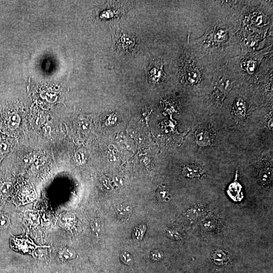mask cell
<instances>
[{
    "label": "cell",
    "mask_w": 273,
    "mask_h": 273,
    "mask_svg": "<svg viewBox=\"0 0 273 273\" xmlns=\"http://www.w3.org/2000/svg\"><path fill=\"white\" fill-rule=\"evenodd\" d=\"M10 224V219L9 217L6 215L0 216V230H3L6 229Z\"/></svg>",
    "instance_id": "ac0fdd59"
},
{
    "label": "cell",
    "mask_w": 273,
    "mask_h": 273,
    "mask_svg": "<svg viewBox=\"0 0 273 273\" xmlns=\"http://www.w3.org/2000/svg\"><path fill=\"white\" fill-rule=\"evenodd\" d=\"M77 254L72 249L66 248L62 249L59 253V258L63 261H70L76 259Z\"/></svg>",
    "instance_id": "5bb4252c"
},
{
    "label": "cell",
    "mask_w": 273,
    "mask_h": 273,
    "mask_svg": "<svg viewBox=\"0 0 273 273\" xmlns=\"http://www.w3.org/2000/svg\"><path fill=\"white\" fill-rule=\"evenodd\" d=\"M195 138L198 145L201 146L210 145L214 138V134L210 128L202 127L195 133Z\"/></svg>",
    "instance_id": "ba28073f"
},
{
    "label": "cell",
    "mask_w": 273,
    "mask_h": 273,
    "mask_svg": "<svg viewBox=\"0 0 273 273\" xmlns=\"http://www.w3.org/2000/svg\"><path fill=\"white\" fill-rule=\"evenodd\" d=\"M242 85H239L235 87L234 91L235 96L230 105V113L233 118L240 121H243L247 119L251 109V105L247 98L241 92Z\"/></svg>",
    "instance_id": "5b68a950"
},
{
    "label": "cell",
    "mask_w": 273,
    "mask_h": 273,
    "mask_svg": "<svg viewBox=\"0 0 273 273\" xmlns=\"http://www.w3.org/2000/svg\"><path fill=\"white\" fill-rule=\"evenodd\" d=\"M259 176L261 181L268 184L270 183L272 179V168L270 164L263 163L259 170Z\"/></svg>",
    "instance_id": "8fae6325"
},
{
    "label": "cell",
    "mask_w": 273,
    "mask_h": 273,
    "mask_svg": "<svg viewBox=\"0 0 273 273\" xmlns=\"http://www.w3.org/2000/svg\"><path fill=\"white\" fill-rule=\"evenodd\" d=\"M76 159L78 163H82L84 160V154L81 152H78L76 154Z\"/></svg>",
    "instance_id": "484cf974"
},
{
    "label": "cell",
    "mask_w": 273,
    "mask_h": 273,
    "mask_svg": "<svg viewBox=\"0 0 273 273\" xmlns=\"http://www.w3.org/2000/svg\"><path fill=\"white\" fill-rule=\"evenodd\" d=\"M9 150V145L7 143L2 142L0 143V154H4L6 153Z\"/></svg>",
    "instance_id": "7402d4cb"
},
{
    "label": "cell",
    "mask_w": 273,
    "mask_h": 273,
    "mask_svg": "<svg viewBox=\"0 0 273 273\" xmlns=\"http://www.w3.org/2000/svg\"><path fill=\"white\" fill-rule=\"evenodd\" d=\"M273 44L260 49L240 55L231 59L227 64L241 84L250 81L258 72L264 59L273 51Z\"/></svg>",
    "instance_id": "3957f363"
},
{
    "label": "cell",
    "mask_w": 273,
    "mask_h": 273,
    "mask_svg": "<svg viewBox=\"0 0 273 273\" xmlns=\"http://www.w3.org/2000/svg\"><path fill=\"white\" fill-rule=\"evenodd\" d=\"M75 218V216L71 213L63 215L60 218L59 225L63 228L70 229L74 224Z\"/></svg>",
    "instance_id": "4fadbf2b"
},
{
    "label": "cell",
    "mask_w": 273,
    "mask_h": 273,
    "mask_svg": "<svg viewBox=\"0 0 273 273\" xmlns=\"http://www.w3.org/2000/svg\"><path fill=\"white\" fill-rule=\"evenodd\" d=\"M12 190V184L9 182H6L3 184L0 189V193L3 197H7L11 194Z\"/></svg>",
    "instance_id": "e0dca14e"
},
{
    "label": "cell",
    "mask_w": 273,
    "mask_h": 273,
    "mask_svg": "<svg viewBox=\"0 0 273 273\" xmlns=\"http://www.w3.org/2000/svg\"><path fill=\"white\" fill-rule=\"evenodd\" d=\"M27 219L32 223L37 225L39 223V218L36 212L28 211L26 213Z\"/></svg>",
    "instance_id": "ffe728a7"
},
{
    "label": "cell",
    "mask_w": 273,
    "mask_h": 273,
    "mask_svg": "<svg viewBox=\"0 0 273 273\" xmlns=\"http://www.w3.org/2000/svg\"><path fill=\"white\" fill-rule=\"evenodd\" d=\"M214 259L215 262L219 265L223 264L227 259L226 254L224 252L221 251L216 252L214 256Z\"/></svg>",
    "instance_id": "d6986e66"
},
{
    "label": "cell",
    "mask_w": 273,
    "mask_h": 273,
    "mask_svg": "<svg viewBox=\"0 0 273 273\" xmlns=\"http://www.w3.org/2000/svg\"><path fill=\"white\" fill-rule=\"evenodd\" d=\"M165 63L162 58L153 59L146 69L147 80L153 85L160 84L167 80L163 68Z\"/></svg>",
    "instance_id": "52a82bcc"
},
{
    "label": "cell",
    "mask_w": 273,
    "mask_h": 273,
    "mask_svg": "<svg viewBox=\"0 0 273 273\" xmlns=\"http://www.w3.org/2000/svg\"><path fill=\"white\" fill-rule=\"evenodd\" d=\"M122 262L127 265H131L133 263V258L131 255L127 252H124L121 255Z\"/></svg>",
    "instance_id": "44dd1931"
},
{
    "label": "cell",
    "mask_w": 273,
    "mask_h": 273,
    "mask_svg": "<svg viewBox=\"0 0 273 273\" xmlns=\"http://www.w3.org/2000/svg\"><path fill=\"white\" fill-rule=\"evenodd\" d=\"M91 229L92 232L96 236H98L101 231L102 223L99 219L94 218L91 222Z\"/></svg>",
    "instance_id": "2e32d148"
},
{
    "label": "cell",
    "mask_w": 273,
    "mask_h": 273,
    "mask_svg": "<svg viewBox=\"0 0 273 273\" xmlns=\"http://www.w3.org/2000/svg\"><path fill=\"white\" fill-rule=\"evenodd\" d=\"M112 33L113 49L123 53L132 51L136 45V40L123 33L118 25L111 27Z\"/></svg>",
    "instance_id": "8992f818"
},
{
    "label": "cell",
    "mask_w": 273,
    "mask_h": 273,
    "mask_svg": "<svg viewBox=\"0 0 273 273\" xmlns=\"http://www.w3.org/2000/svg\"><path fill=\"white\" fill-rule=\"evenodd\" d=\"M156 196L162 202H167L170 199V194L164 186H160L156 190Z\"/></svg>",
    "instance_id": "9a60e30c"
},
{
    "label": "cell",
    "mask_w": 273,
    "mask_h": 273,
    "mask_svg": "<svg viewBox=\"0 0 273 273\" xmlns=\"http://www.w3.org/2000/svg\"><path fill=\"white\" fill-rule=\"evenodd\" d=\"M117 218L121 221L128 219L132 213V209L129 204L121 205L116 210Z\"/></svg>",
    "instance_id": "7c38bea8"
},
{
    "label": "cell",
    "mask_w": 273,
    "mask_h": 273,
    "mask_svg": "<svg viewBox=\"0 0 273 273\" xmlns=\"http://www.w3.org/2000/svg\"><path fill=\"white\" fill-rule=\"evenodd\" d=\"M101 182L102 183V185H103L104 188H105L107 190H110L112 189L111 187L110 181L106 177L101 179Z\"/></svg>",
    "instance_id": "603a6c76"
},
{
    "label": "cell",
    "mask_w": 273,
    "mask_h": 273,
    "mask_svg": "<svg viewBox=\"0 0 273 273\" xmlns=\"http://www.w3.org/2000/svg\"><path fill=\"white\" fill-rule=\"evenodd\" d=\"M182 173L187 178H197L203 174V170L201 167L196 164H188L183 167Z\"/></svg>",
    "instance_id": "9c48e42d"
},
{
    "label": "cell",
    "mask_w": 273,
    "mask_h": 273,
    "mask_svg": "<svg viewBox=\"0 0 273 273\" xmlns=\"http://www.w3.org/2000/svg\"><path fill=\"white\" fill-rule=\"evenodd\" d=\"M151 256L152 259L155 260H158L161 258V254L158 251L152 252Z\"/></svg>",
    "instance_id": "d4e9b609"
},
{
    "label": "cell",
    "mask_w": 273,
    "mask_h": 273,
    "mask_svg": "<svg viewBox=\"0 0 273 273\" xmlns=\"http://www.w3.org/2000/svg\"><path fill=\"white\" fill-rule=\"evenodd\" d=\"M242 85L227 63L216 71L210 88L208 103L212 109L221 108L231 91Z\"/></svg>",
    "instance_id": "277c9868"
},
{
    "label": "cell",
    "mask_w": 273,
    "mask_h": 273,
    "mask_svg": "<svg viewBox=\"0 0 273 273\" xmlns=\"http://www.w3.org/2000/svg\"><path fill=\"white\" fill-rule=\"evenodd\" d=\"M189 39L177 61L178 79L183 86L193 92L209 90L216 71L195 54Z\"/></svg>",
    "instance_id": "7a4b0ae2"
},
{
    "label": "cell",
    "mask_w": 273,
    "mask_h": 273,
    "mask_svg": "<svg viewBox=\"0 0 273 273\" xmlns=\"http://www.w3.org/2000/svg\"><path fill=\"white\" fill-rule=\"evenodd\" d=\"M4 119L6 127L10 131H14L18 128L21 121L18 114L15 112L7 114Z\"/></svg>",
    "instance_id": "30bf717a"
},
{
    "label": "cell",
    "mask_w": 273,
    "mask_h": 273,
    "mask_svg": "<svg viewBox=\"0 0 273 273\" xmlns=\"http://www.w3.org/2000/svg\"><path fill=\"white\" fill-rule=\"evenodd\" d=\"M243 20L231 17H219L200 38L190 41L195 54L215 71L225 65L241 50L238 33Z\"/></svg>",
    "instance_id": "6da1fadb"
},
{
    "label": "cell",
    "mask_w": 273,
    "mask_h": 273,
    "mask_svg": "<svg viewBox=\"0 0 273 273\" xmlns=\"http://www.w3.org/2000/svg\"><path fill=\"white\" fill-rule=\"evenodd\" d=\"M41 159L39 158H36L34 161L33 165L32 167V170L33 171L35 172L36 170H38L41 164Z\"/></svg>",
    "instance_id": "cb8c5ba5"
}]
</instances>
